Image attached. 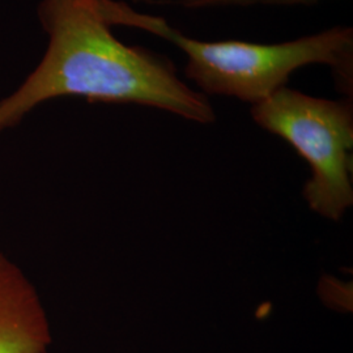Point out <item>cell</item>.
I'll list each match as a JSON object with an SVG mask.
<instances>
[{
    "label": "cell",
    "instance_id": "obj_1",
    "mask_svg": "<svg viewBox=\"0 0 353 353\" xmlns=\"http://www.w3.org/2000/svg\"><path fill=\"white\" fill-rule=\"evenodd\" d=\"M38 19L49 46L37 68L0 101V132L58 97L135 103L201 125L214 122L210 99L183 83L170 59L114 36L101 0H41Z\"/></svg>",
    "mask_w": 353,
    "mask_h": 353
},
{
    "label": "cell",
    "instance_id": "obj_2",
    "mask_svg": "<svg viewBox=\"0 0 353 353\" xmlns=\"http://www.w3.org/2000/svg\"><path fill=\"white\" fill-rule=\"evenodd\" d=\"M110 26H131L174 43L188 57L185 75L204 96H227L255 105L283 87L296 70L328 65L336 87L352 100L353 29L335 26L281 43L245 41L205 42L186 37L164 17L137 12L125 1L101 0Z\"/></svg>",
    "mask_w": 353,
    "mask_h": 353
},
{
    "label": "cell",
    "instance_id": "obj_3",
    "mask_svg": "<svg viewBox=\"0 0 353 353\" xmlns=\"http://www.w3.org/2000/svg\"><path fill=\"white\" fill-rule=\"evenodd\" d=\"M254 122L290 144L312 176L303 199L316 214L341 221L353 204V102L283 87L252 105Z\"/></svg>",
    "mask_w": 353,
    "mask_h": 353
},
{
    "label": "cell",
    "instance_id": "obj_4",
    "mask_svg": "<svg viewBox=\"0 0 353 353\" xmlns=\"http://www.w3.org/2000/svg\"><path fill=\"white\" fill-rule=\"evenodd\" d=\"M45 307L23 270L0 252V353H48Z\"/></svg>",
    "mask_w": 353,
    "mask_h": 353
},
{
    "label": "cell",
    "instance_id": "obj_5",
    "mask_svg": "<svg viewBox=\"0 0 353 353\" xmlns=\"http://www.w3.org/2000/svg\"><path fill=\"white\" fill-rule=\"evenodd\" d=\"M189 1L190 4L192 3L194 6H196V4H198V6H201V4H202V3H204V1H211V0H189Z\"/></svg>",
    "mask_w": 353,
    "mask_h": 353
}]
</instances>
